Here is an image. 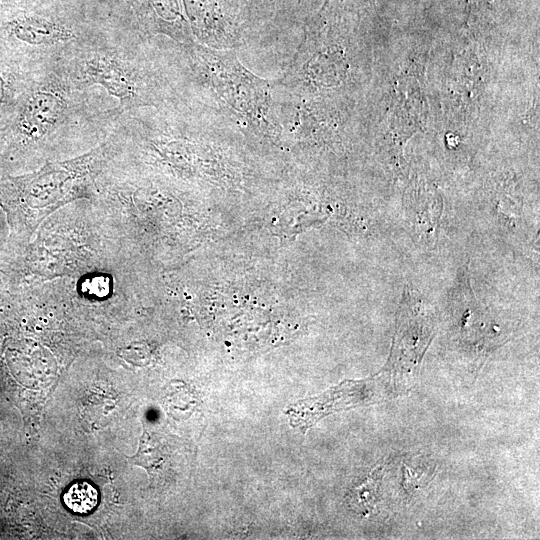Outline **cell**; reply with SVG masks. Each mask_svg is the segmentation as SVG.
Instances as JSON below:
<instances>
[{
    "instance_id": "cell-1",
    "label": "cell",
    "mask_w": 540,
    "mask_h": 540,
    "mask_svg": "<svg viewBox=\"0 0 540 540\" xmlns=\"http://www.w3.org/2000/svg\"><path fill=\"white\" fill-rule=\"evenodd\" d=\"M200 104L215 111L248 136L279 143L281 125L274 81L254 74L234 50L193 42L182 45Z\"/></svg>"
},
{
    "instance_id": "cell-2",
    "label": "cell",
    "mask_w": 540,
    "mask_h": 540,
    "mask_svg": "<svg viewBox=\"0 0 540 540\" xmlns=\"http://www.w3.org/2000/svg\"><path fill=\"white\" fill-rule=\"evenodd\" d=\"M87 78L92 83H100L110 93L119 98L136 97L139 93L152 103L158 100L159 85L151 78L144 79L133 76L119 64L106 58L94 59L85 69Z\"/></svg>"
},
{
    "instance_id": "cell-9",
    "label": "cell",
    "mask_w": 540,
    "mask_h": 540,
    "mask_svg": "<svg viewBox=\"0 0 540 540\" xmlns=\"http://www.w3.org/2000/svg\"><path fill=\"white\" fill-rule=\"evenodd\" d=\"M11 6V0H0V8Z\"/></svg>"
},
{
    "instance_id": "cell-6",
    "label": "cell",
    "mask_w": 540,
    "mask_h": 540,
    "mask_svg": "<svg viewBox=\"0 0 540 540\" xmlns=\"http://www.w3.org/2000/svg\"><path fill=\"white\" fill-rule=\"evenodd\" d=\"M128 459L132 464L145 468L151 476L157 473L165 461L159 442L146 430L140 438L137 453Z\"/></svg>"
},
{
    "instance_id": "cell-8",
    "label": "cell",
    "mask_w": 540,
    "mask_h": 540,
    "mask_svg": "<svg viewBox=\"0 0 540 540\" xmlns=\"http://www.w3.org/2000/svg\"><path fill=\"white\" fill-rule=\"evenodd\" d=\"M4 97H5V82L2 75L0 74V104L3 102Z\"/></svg>"
},
{
    "instance_id": "cell-4",
    "label": "cell",
    "mask_w": 540,
    "mask_h": 540,
    "mask_svg": "<svg viewBox=\"0 0 540 540\" xmlns=\"http://www.w3.org/2000/svg\"><path fill=\"white\" fill-rule=\"evenodd\" d=\"M7 30L18 40L31 45L54 44L74 37L67 27L37 15H19L8 23Z\"/></svg>"
},
{
    "instance_id": "cell-5",
    "label": "cell",
    "mask_w": 540,
    "mask_h": 540,
    "mask_svg": "<svg viewBox=\"0 0 540 540\" xmlns=\"http://www.w3.org/2000/svg\"><path fill=\"white\" fill-rule=\"evenodd\" d=\"M63 501L72 512L87 514L97 506L98 492L89 482L78 481L66 490Z\"/></svg>"
},
{
    "instance_id": "cell-7",
    "label": "cell",
    "mask_w": 540,
    "mask_h": 540,
    "mask_svg": "<svg viewBox=\"0 0 540 540\" xmlns=\"http://www.w3.org/2000/svg\"><path fill=\"white\" fill-rule=\"evenodd\" d=\"M84 294L94 298H102L110 292V278L104 275H94L82 282Z\"/></svg>"
},
{
    "instance_id": "cell-3",
    "label": "cell",
    "mask_w": 540,
    "mask_h": 540,
    "mask_svg": "<svg viewBox=\"0 0 540 540\" xmlns=\"http://www.w3.org/2000/svg\"><path fill=\"white\" fill-rule=\"evenodd\" d=\"M63 109L62 99L55 94L34 93L27 99L22 108L18 126L28 136H41L58 123Z\"/></svg>"
}]
</instances>
